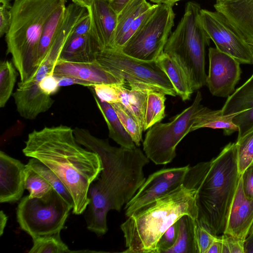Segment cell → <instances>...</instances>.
Wrapping results in <instances>:
<instances>
[{
	"label": "cell",
	"instance_id": "obj_50",
	"mask_svg": "<svg viewBox=\"0 0 253 253\" xmlns=\"http://www.w3.org/2000/svg\"><path fill=\"white\" fill-rule=\"evenodd\" d=\"M181 0H165L163 3L164 2H171L175 3L176 2Z\"/></svg>",
	"mask_w": 253,
	"mask_h": 253
},
{
	"label": "cell",
	"instance_id": "obj_44",
	"mask_svg": "<svg viewBox=\"0 0 253 253\" xmlns=\"http://www.w3.org/2000/svg\"><path fill=\"white\" fill-rule=\"evenodd\" d=\"M222 242L221 236H217L206 253H222Z\"/></svg>",
	"mask_w": 253,
	"mask_h": 253
},
{
	"label": "cell",
	"instance_id": "obj_51",
	"mask_svg": "<svg viewBox=\"0 0 253 253\" xmlns=\"http://www.w3.org/2000/svg\"><path fill=\"white\" fill-rule=\"evenodd\" d=\"M249 44L250 48V50H251V53H252V54L253 56V44Z\"/></svg>",
	"mask_w": 253,
	"mask_h": 253
},
{
	"label": "cell",
	"instance_id": "obj_39",
	"mask_svg": "<svg viewBox=\"0 0 253 253\" xmlns=\"http://www.w3.org/2000/svg\"><path fill=\"white\" fill-rule=\"evenodd\" d=\"M11 0H0V36L8 31L12 21V5Z\"/></svg>",
	"mask_w": 253,
	"mask_h": 253
},
{
	"label": "cell",
	"instance_id": "obj_52",
	"mask_svg": "<svg viewBox=\"0 0 253 253\" xmlns=\"http://www.w3.org/2000/svg\"><path fill=\"white\" fill-rule=\"evenodd\" d=\"M253 233V227H252V229H251V232H250V234H252V233Z\"/></svg>",
	"mask_w": 253,
	"mask_h": 253
},
{
	"label": "cell",
	"instance_id": "obj_11",
	"mask_svg": "<svg viewBox=\"0 0 253 253\" xmlns=\"http://www.w3.org/2000/svg\"><path fill=\"white\" fill-rule=\"evenodd\" d=\"M200 19L204 30L217 49L240 64H253L249 44L221 13L201 9Z\"/></svg>",
	"mask_w": 253,
	"mask_h": 253
},
{
	"label": "cell",
	"instance_id": "obj_7",
	"mask_svg": "<svg viewBox=\"0 0 253 253\" xmlns=\"http://www.w3.org/2000/svg\"><path fill=\"white\" fill-rule=\"evenodd\" d=\"M96 60L129 88L153 90L177 95L172 84L156 61H145L127 55L120 49L107 48L99 51Z\"/></svg>",
	"mask_w": 253,
	"mask_h": 253
},
{
	"label": "cell",
	"instance_id": "obj_47",
	"mask_svg": "<svg viewBox=\"0 0 253 253\" xmlns=\"http://www.w3.org/2000/svg\"><path fill=\"white\" fill-rule=\"evenodd\" d=\"M7 220V216L1 210L0 212V236H1L3 233Z\"/></svg>",
	"mask_w": 253,
	"mask_h": 253
},
{
	"label": "cell",
	"instance_id": "obj_17",
	"mask_svg": "<svg viewBox=\"0 0 253 253\" xmlns=\"http://www.w3.org/2000/svg\"><path fill=\"white\" fill-rule=\"evenodd\" d=\"M56 76L73 77L93 84H125L121 79L104 68L96 60L89 62H76L59 58L53 70Z\"/></svg>",
	"mask_w": 253,
	"mask_h": 253
},
{
	"label": "cell",
	"instance_id": "obj_25",
	"mask_svg": "<svg viewBox=\"0 0 253 253\" xmlns=\"http://www.w3.org/2000/svg\"><path fill=\"white\" fill-rule=\"evenodd\" d=\"M237 115H223L221 110H212L203 106L191 127V132L199 128L208 127L222 129L224 135H231L238 131V126L233 122V119Z\"/></svg>",
	"mask_w": 253,
	"mask_h": 253
},
{
	"label": "cell",
	"instance_id": "obj_45",
	"mask_svg": "<svg viewBox=\"0 0 253 253\" xmlns=\"http://www.w3.org/2000/svg\"><path fill=\"white\" fill-rule=\"evenodd\" d=\"M131 0H112L110 3L113 9L118 14Z\"/></svg>",
	"mask_w": 253,
	"mask_h": 253
},
{
	"label": "cell",
	"instance_id": "obj_34",
	"mask_svg": "<svg viewBox=\"0 0 253 253\" xmlns=\"http://www.w3.org/2000/svg\"><path fill=\"white\" fill-rule=\"evenodd\" d=\"M236 145L238 170L241 175L253 162V127L237 139Z\"/></svg>",
	"mask_w": 253,
	"mask_h": 253
},
{
	"label": "cell",
	"instance_id": "obj_40",
	"mask_svg": "<svg viewBox=\"0 0 253 253\" xmlns=\"http://www.w3.org/2000/svg\"><path fill=\"white\" fill-rule=\"evenodd\" d=\"M222 253H245L244 240L224 234L221 235Z\"/></svg>",
	"mask_w": 253,
	"mask_h": 253
},
{
	"label": "cell",
	"instance_id": "obj_14",
	"mask_svg": "<svg viewBox=\"0 0 253 253\" xmlns=\"http://www.w3.org/2000/svg\"><path fill=\"white\" fill-rule=\"evenodd\" d=\"M222 115H237L234 123L238 127L240 138L253 127V74L229 95L221 109Z\"/></svg>",
	"mask_w": 253,
	"mask_h": 253
},
{
	"label": "cell",
	"instance_id": "obj_38",
	"mask_svg": "<svg viewBox=\"0 0 253 253\" xmlns=\"http://www.w3.org/2000/svg\"><path fill=\"white\" fill-rule=\"evenodd\" d=\"M177 221L170 226L159 239L157 247V253H164L175 243L177 235Z\"/></svg>",
	"mask_w": 253,
	"mask_h": 253
},
{
	"label": "cell",
	"instance_id": "obj_21",
	"mask_svg": "<svg viewBox=\"0 0 253 253\" xmlns=\"http://www.w3.org/2000/svg\"><path fill=\"white\" fill-rule=\"evenodd\" d=\"M100 50L98 42L90 32L80 36L69 35L60 58L76 62H92Z\"/></svg>",
	"mask_w": 253,
	"mask_h": 253
},
{
	"label": "cell",
	"instance_id": "obj_9",
	"mask_svg": "<svg viewBox=\"0 0 253 253\" xmlns=\"http://www.w3.org/2000/svg\"><path fill=\"white\" fill-rule=\"evenodd\" d=\"M73 208L54 190L41 198L24 197L16 210L17 222L32 238L60 233Z\"/></svg>",
	"mask_w": 253,
	"mask_h": 253
},
{
	"label": "cell",
	"instance_id": "obj_18",
	"mask_svg": "<svg viewBox=\"0 0 253 253\" xmlns=\"http://www.w3.org/2000/svg\"><path fill=\"white\" fill-rule=\"evenodd\" d=\"M25 165L19 160L0 152V203L19 200L25 189Z\"/></svg>",
	"mask_w": 253,
	"mask_h": 253
},
{
	"label": "cell",
	"instance_id": "obj_41",
	"mask_svg": "<svg viewBox=\"0 0 253 253\" xmlns=\"http://www.w3.org/2000/svg\"><path fill=\"white\" fill-rule=\"evenodd\" d=\"M39 87L43 93L50 96L56 93L60 87L57 77L52 73L42 79L39 83Z\"/></svg>",
	"mask_w": 253,
	"mask_h": 253
},
{
	"label": "cell",
	"instance_id": "obj_4",
	"mask_svg": "<svg viewBox=\"0 0 253 253\" xmlns=\"http://www.w3.org/2000/svg\"><path fill=\"white\" fill-rule=\"evenodd\" d=\"M197 191L183 184L136 211L120 225L126 253H157L158 242L164 232L181 217L198 216Z\"/></svg>",
	"mask_w": 253,
	"mask_h": 253
},
{
	"label": "cell",
	"instance_id": "obj_19",
	"mask_svg": "<svg viewBox=\"0 0 253 253\" xmlns=\"http://www.w3.org/2000/svg\"><path fill=\"white\" fill-rule=\"evenodd\" d=\"M253 226V199L245 195L240 177L224 234L245 240L250 235Z\"/></svg>",
	"mask_w": 253,
	"mask_h": 253
},
{
	"label": "cell",
	"instance_id": "obj_13",
	"mask_svg": "<svg viewBox=\"0 0 253 253\" xmlns=\"http://www.w3.org/2000/svg\"><path fill=\"white\" fill-rule=\"evenodd\" d=\"M209 69L206 85L211 93L218 97H228L233 93L240 79V63L216 47L209 49Z\"/></svg>",
	"mask_w": 253,
	"mask_h": 253
},
{
	"label": "cell",
	"instance_id": "obj_16",
	"mask_svg": "<svg viewBox=\"0 0 253 253\" xmlns=\"http://www.w3.org/2000/svg\"><path fill=\"white\" fill-rule=\"evenodd\" d=\"M16 109L23 118L32 120L40 114L48 111L54 102L51 96L43 93L39 83L31 79L18 83V87L13 93Z\"/></svg>",
	"mask_w": 253,
	"mask_h": 253
},
{
	"label": "cell",
	"instance_id": "obj_42",
	"mask_svg": "<svg viewBox=\"0 0 253 253\" xmlns=\"http://www.w3.org/2000/svg\"><path fill=\"white\" fill-rule=\"evenodd\" d=\"M241 179L245 195L253 199V162L241 174Z\"/></svg>",
	"mask_w": 253,
	"mask_h": 253
},
{
	"label": "cell",
	"instance_id": "obj_43",
	"mask_svg": "<svg viewBox=\"0 0 253 253\" xmlns=\"http://www.w3.org/2000/svg\"><path fill=\"white\" fill-rule=\"evenodd\" d=\"M58 80L59 86H64L73 84H78L89 87L94 85L93 83L83 81L73 77L68 76H56Z\"/></svg>",
	"mask_w": 253,
	"mask_h": 253
},
{
	"label": "cell",
	"instance_id": "obj_6",
	"mask_svg": "<svg viewBox=\"0 0 253 253\" xmlns=\"http://www.w3.org/2000/svg\"><path fill=\"white\" fill-rule=\"evenodd\" d=\"M201 9L197 3H187L184 14L164 49V53L174 56L183 66L194 91L206 85L205 48L211 40L201 23Z\"/></svg>",
	"mask_w": 253,
	"mask_h": 253
},
{
	"label": "cell",
	"instance_id": "obj_46",
	"mask_svg": "<svg viewBox=\"0 0 253 253\" xmlns=\"http://www.w3.org/2000/svg\"><path fill=\"white\" fill-rule=\"evenodd\" d=\"M245 253H253V233L244 240Z\"/></svg>",
	"mask_w": 253,
	"mask_h": 253
},
{
	"label": "cell",
	"instance_id": "obj_8",
	"mask_svg": "<svg viewBox=\"0 0 253 253\" xmlns=\"http://www.w3.org/2000/svg\"><path fill=\"white\" fill-rule=\"evenodd\" d=\"M198 90L193 103L167 123H157L148 129L143 142V151L156 165H166L175 157L176 148L189 132L203 106Z\"/></svg>",
	"mask_w": 253,
	"mask_h": 253
},
{
	"label": "cell",
	"instance_id": "obj_12",
	"mask_svg": "<svg viewBox=\"0 0 253 253\" xmlns=\"http://www.w3.org/2000/svg\"><path fill=\"white\" fill-rule=\"evenodd\" d=\"M189 165L163 169L150 174L131 199L125 205L128 217L158 198L168 194L183 184Z\"/></svg>",
	"mask_w": 253,
	"mask_h": 253
},
{
	"label": "cell",
	"instance_id": "obj_24",
	"mask_svg": "<svg viewBox=\"0 0 253 253\" xmlns=\"http://www.w3.org/2000/svg\"><path fill=\"white\" fill-rule=\"evenodd\" d=\"M146 0H132L118 13L112 48L121 49L124 38L139 16L153 6Z\"/></svg>",
	"mask_w": 253,
	"mask_h": 253
},
{
	"label": "cell",
	"instance_id": "obj_36",
	"mask_svg": "<svg viewBox=\"0 0 253 253\" xmlns=\"http://www.w3.org/2000/svg\"><path fill=\"white\" fill-rule=\"evenodd\" d=\"M125 84H97L88 87L100 100L113 104L120 102Z\"/></svg>",
	"mask_w": 253,
	"mask_h": 253
},
{
	"label": "cell",
	"instance_id": "obj_1",
	"mask_svg": "<svg viewBox=\"0 0 253 253\" xmlns=\"http://www.w3.org/2000/svg\"><path fill=\"white\" fill-rule=\"evenodd\" d=\"M74 134L80 145L96 153L102 161L103 169L89 188L86 218L87 229L102 236L108 230V211H120L131 199L146 180L144 168L150 160L138 147L111 146L86 129L76 127Z\"/></svg>",
	"mask_w": 253,
	"mask_h": 253
},
{
	"label": "cell",
	"instance_id": "obj_48",
	"mask_svg": "<svg viewBox=\"0 0 253 253\" xmlns=\"http://www.w3.org/2000/svg\"><path fill=\"white\" fill-rule=\"evenodd\" d=\"M73 3L77 4L82 7L88 8L92 1V0H72Z\"/></svg>",
	"mask_w": 253,
	"mask_h": 253
},
{
	"label": "cell",
	"instance_id": "obj_29",
	"mask_svg": "<svg viewBox=\"0 0 253 253\" xmlns=\"http://www.w3.org/2000/svg\"><path fill=\"white\" fill-rule=\"evenodd\" d=\"M166 94L158 91L149 90L144 115L143 131L160 123L165 117Z\"/></svg>",
	"mask_w": 253,
	"mask_h": 253
},
{
	"label": "cell",
	"instance_id": "obj_35",
	"mask_svg": "<svg viewBox=\"0 0 253 253\" xmlns=\"http://www.w3.org/2000/svg\"><path fill=\"white\" fill-rule=\"evenodd\" d=\"M25 189L31 197L41 198L53 189L52 186L32 169L26 166L24 170Z\"/></svg>",
	"mask_w": 253,
	"mask_h": 253
},
{
	"label": "cell",
	"instance_id": "obj_33",
	"mask_svg": "<svg viewBox=\"0 0 253 253\" xmlns=\"http://www.w3.org/2000/svg\"><path fill=\"white\" fill-rule=\"evenodd\" d=\"M122 125L131 137L137 147L140 146L142 140V128L132 114L120 102L112 104Z\"/></svg>",
	"mask_w": 253,
	"mask_h": 253
},
{
	"label": "cell",
	"instance_id": "obj_2",
	"mask_svg": "<svg viewBox=\"0 0 253 253\" xmlns=\"http://www.w3.org/2000/svg\"><path fill=\"white\" fill-rule=\"evenodd\" d=\"M25 144L23 154L42 162L65 185L73 200V213L84 212L90 202L89 188L103 169L100 156L82 147L74 129L63 125L35 129Z\"/></svg>",
	"mask_w": 253,
	"mask_h": 253
},
{
	"label": "cell",
	"instance_id": "obj_32",
	"mask_svg": "<svg viewBox=\"0 0 253 253\" xmlns=\"http://www.w3.org/2000/svg\"><path fill=\"white\" fill-rule=\"evenodd\" d=\"M13 63L1 61L0 64V107H4L13 94L18 72Z\"/></svg>",
	"mask_w": 253,
	"mask_h": 253
},
{
	"label": "cell",
	"instance_id": "obj_23",
	"mask_svg": "<svg viewBox=\"0 0 253 253\" xmlns=\"http://www.w3.org/2000/svg\"><path fill=\"white\" fill-rule=\"evenodd\" d=\"M97 106L102 115L108 127L109 137L120 146L133 149L136 146L122 125L111 104L100 100L92 92Z\"/></svg>",
	"mask_w": 253,
	"mask_h": 253
},
{
	"label": "cell",
	"instance_id": "obj_5",
	"mask_svg": "<svg viewBox=\"0 0 253 253\" xmlns=\"http://www.w3.org/2000/svg\"><path fill=\"white\" fill-rule=\"evenodd\" d=\"M67 0H15L12 21L5 34L7 54L20 77V82L29 81L38 66V51L43 26L52 12Z\"/></svg>",
	"mask_w": 253,
	"mask_h": 253
},
{
	"label": "cell",
	"instance_id": "obj_31",
	"mask_svg": "<svg viewBox=\"0 0 253 253\" xmlns=\"http://www.w3.org/2000/svg\"><path fill=\"white\" fill-rule=\"evenodd\" d=\"M33 245L30 253H69L71 251L62 241L60 233L32 238Z\"/></svg>",
	"mask_w": 253,
	"mask_h": 253
},
{
	"label": "cell",
	"instance_id": "obj_15",
	"mask_svg": "<svg viewBox=\"0 0 253 253\" xmlns=\"http://www.w3.org/2000/svg\"><path fill=\"white\" fill-rule=\"evenodd\" d=\"M90 18V32L98 42L101 50L112 48L118 14L109 0H92L87 8Z\"/></svg>",
	"mask_w": 253,
	"mask_h": 253
},
{
	"label": "cell",
	"instance_id": "obj_27",
	"mask_svg": "<svg viewBox=\"0 0 253 253\" xmlns=\"http://www.w3.org/2000/svg\"><path fill=\"white\" fill-rule=\"evenodd\" d=\"M195 219L185 215L177 221V235L174 245L164 253H197L195 236Z\"/></svg>",
	"mask_w": 253,
	"mask_h": 253
},
{
	"label": "cell",
	"instance_id": "obj_53",
	"mask_svg": "<svg viewBox=\"0 0 253 253\" xmlns=\"http://www.w3.org/2000/svg\"><path fill=\"white\" fill-rule=\"evenodd\" d=\"M110 1H112V0H109Z\"/></svg>",
	"mask_w": 253,
	"mask_h": 253
},
{
	"label": "cell",
	"instance_id": "obj_3",
	"mask_svg": "<svg viewBox=\"0 0 253 253\" xmlns=\"http://www.w3.org/2000/svg\"><path fill=\"white\" fill-rule=\"evenodd\" d=\"M240 177L236 143L211 160L190 167L185 176L183 185L197 191V219L215 236L224 234Z\"/></svg>",
	"mask_w": 253,
	"mask_h": 253
},
{
	"label": "cell",
	"instance_id": "obj_22",
	"mask_svg": "<svg viewBox=\"0 0 253 253\" xmlns=\"http://www.w3.org/2000/svg\"><path fill=\"white\" fill-rule=\"evenodd\" d=\"M172 84L177 95L183 101L190 99L194 90L190 77L173 56L163 52L156 61Z\"/></svg>",
	"mask_w": 253,
	"mask_h": 253
},
{
	"label": "cell",
	"instance_id": "obj_37",
	"mask_svg": "<svg viewBox=\"0 0 253 253\" xmlns=\"http://www.w3.org/2000/svg\"><path fill=\"white\" fill-rule=\"evenodd\" d=\"M195 236L197 253H206L217 237L212 234L197 219H195Z\"/></svg>",
	"mask_w": 253,
	"mask_h": 253
},
{
	"label": "cell",
	"instance_id": "obj_20",
	"mask_svg": "<svg viewBox=\"0 0 253 253\" xmlns=\"http://www.w3.org/2000/svg\"><path fill=\"white\" fill-rule=\"evenodd\" d=\"M214 7L248 44H253V0H216Z\"/></svg>",
	"mask_w": 253,
	"mask_h": 253
},
{
	"label": "cell",
	"instance_id": "obj_28",
	"mask_svg": "<svg viewBox=\"0 0 253 253\" xmlns=\"http://www.w3.org/2000/svg\"><path fill=\"white\" fill-rule=\"evenodd\" d=\"M148 90L133 88L128 89L125 85L120 102L132 114L143 129Z\"/></svg>",
	"mask_w": 253,
	"mask_h": 253
},
{
	"label": "cell",
	"instance_id": "obj_10",
	"mask_svg": "<svg viewBox=\"0 0 253 253\" xmlns=\"http://www.w3.org/2000/svg\"><path fill=\"white\" fill-rule=\"evenodd\" d=\"M174 3L158 4L155 11L120 49L145 61H155L163 53L174 26Z\"/></svg>",
	"mask_w": 253,
	"mask_h": 253
},
{
	"label": "cell",
	"instance_id": "obj_49",
	"mask_svg": "<svg viewBox=\"0 0 253 253\" xmlns=\"http://www.w3.org/2000/svg\"><path fill=\"white\" fill-rule=\"evenodd\" d=\"M153 2L156 3V4L163 3L165 0H150Z\"/></svg>",
	"mask_w": 253,
	"mask_h": 253
},
{
	"label": "cell",
	"instance_id": "obj_30",
	"mask_svg": "<svg viewBox=\"0 0 253 253\" xmlns=\"http://www.w3.org/2000/svg\"><path fill=\"white\" fill-rule=\"evenodd\" d=\"M26 166L32 169L46 180L63 199L72 208V196L58 176L39 160L31 158Z\"/></svg>",
	"mask_w": 253,
	"mask_h": 253
},
{
	"label": "cell",
	"instance_id": "obj_26",
	"mask_svg": "<svg viewBox=\"0 0 253 253\" xmlns=\"http://www.w3.org/2000/svg\"><path fill=\"white\" fill-rule=\"evenodd\" d=\"M66 3L57 7L50 15L43 26L38 51V66L42 64L64 19Z\"/></svg>",
	"mask_w": 253,
	"mask_h": 253
}]
</instances>
